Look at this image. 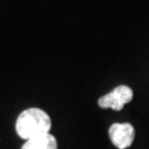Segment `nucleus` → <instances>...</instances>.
I'll return each instance as SVG.
<instances>
[{"label":"nucleus","mask_w":149,"mask_h":149,"mask_svg":"<svg viewBox=\"0 0 149 149\" xmlns=\"http://www.w3.org/2000/svg\"><path fill=\"white\" fill-rule=\"evenodd\" d=\"M51 118L41 108L31 107L20 113L16 122V132L24 140L50 133Z\"/></svg>","instance_id":"f257e3e1"},{"label":"nucleus","mask_w":149,"mask_h":149,"mask_svg":"<svg viewBox=\"0 0 149 149\" xmlns=\"http://www.w3.org/2000/svg\"><path fill=\"white\" fill-rule=\"evenodd\" d=\"M133 90L126 85H119L106 95L98 100L101 108H112L114 111H122L123 107L133 100Z\"/></svg>","instance_id":"f03ea898"},{"label":"nucleus","mask_w":149,"mask_h":149,"mask_svg":"<svg viewBox=\"0 0 149 149\" xmlns=\"http://www.w3.org/2000/svg\"><path fill=\"white\" fill-rule=\"evenodd\" d=\"M108 135L116 148L126 149L135 139V128L129 123H115L108 129Z\"/></svg>","instance_id":"7ed1b4c3"},{"label":"nucleus","mask_w":149,"mask_h":149,"mask_svg":"<svg viewBox=\"0 0 149 149\" xmlns=\"http://www.w3.org/2000/svg\"><path fill=\"white\" fill-rule=\"evenodd\" d=\"M21 149H58V141L53 135L49 133L26 140Z\"/></svg>","instance_id":"20e7f679"}]
</instances>
